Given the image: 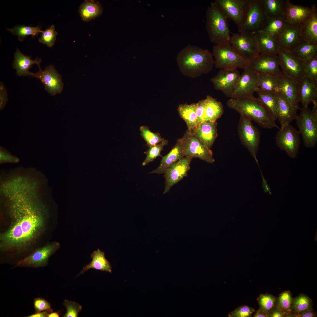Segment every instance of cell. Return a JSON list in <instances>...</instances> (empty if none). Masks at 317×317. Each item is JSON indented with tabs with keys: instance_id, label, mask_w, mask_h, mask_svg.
<instances>
[{
	"instance_id": "d6986e66",
	"label": "cell",
	"mask_w": 317,
	"mask_h": 317,
	"mask_svg": "<svg viewBox=\"0 0 317 317\" xmlns=\"http://www.w3.org/2000/svg\"><path fill=\"white\" fill-rule=\"evenodd\" d=\"M31 75L40 80L46 91L52 96L60 93L63 90L61 76L52 65L46 67L43 70L39 69L36 73L31 72Z\"/></svg>"
},
{
	"instance_id": "603a6c76",
	"label": "cell",
	"mask_w": 317,
	"mask_h": 317,
	"mask_svg": "<svg viewBox=\"0 0 317 317\" xmlns=\"http://www.w3.org/2000/svg\"><path fill=\"white\" fill-rule=\"evenodd\" d=\"M312 12L311 8L295 5L285 0L283 17L290 24L298 25L307 20Z\"/></svg>"
},
{
	"instance_id": "7402d4cb",
	"label": "cell",
	"mask_w": 317,
	"mask_h": 317,
	"mask_svg": "<svg viewBox=\"0 0 317 317\" xmlns=\"http://www.w3.org/2000/svg\"><path fill=\"white\" fill-rule=\"evenodd\" d=\"M277 96L276 116L281 128L296 120L298 115L297 111L281 92L278 91Z\"/></svg>"
},
{
	"instance_id": "c3c4849f",
	"label": "cell",
	"mask_w": 317,
	"mask_h": 317,
	"mask_svg": "<svg viewBox=\"0 0 317 317\" xmlns=\"http://www.w3.org/2000/svg\"><path fill=\"white\" fill-rule=\"evenodd\" d=\"M63 305L66 309L64 317H77L82 309V306L78 303L68 300L65 299Z\"/></svg>"
},
{
	"instance_id": "bcb514c9",
	"label": "cell",
	"mask_w": 317,
	"mask_h": 317,
	"mask_svg": "<svg viewBox=\"0 0 317 317\" xmlns=\"http://www.w3.org/2000/svg\"><path fill=\"white\" fill-rule=\"evenodd\" d=\"M305 77L317 82V56L304 62Z\"/></svg>"
},
{
	"instance_id": "2e32d148",
	"label": "cell",
	"mask_w": 317,
	"mask_h": 317,
	"mask_svg": "<svg viewBox=\"0 0 317 317\" xmlns=\"http://www.w3.org/2000/svg\"><path fill=\"white\" fill-rule=\"evenodd\" d=\"M279 57L277 55L261 53L249 62L248 66L258 74H265L279 76L282 72L280 68Z\"/></svg>"
},
{
	"instance_id": "f1b7e54d",
	"label": "cell",
	"mask_w": 317,
	"mask_h": 317,
	"mask_svg": "<svg viewBox=\"0 0 317 317\" xmlns=\"http://www.w3.org/2000/svg\"><path fill=\"white\" fill-rule=\"evenodd\" d=\"M38 58L34 60L31 59V57L23 54L18 49H17L14 54V60L13 64V67L16 69L17 74L19 76L31 75L29 70L34 64H37L41 69L40 65L41 59Z\"/></svg>"
},
{
	"instance_id": "60d3db41",
	"label": "cell",
	"mask_w": 317,
	"mask_h": 317,
	"mask_svg": "<svg viewBox=\"0 0 317 317\" xmlns=\"http://www.w3.org/2000/svg\"><path fill=\"white\" fill-rule=\"evenodd\" d=\"M41 27L38 26L32 27L20 25L7 30L13 34L17 35L18 40L22 41L27 36L31 35L32 37H34L38 36L39 33H42L43 31L41 30Z\"/></svg>"
},
{
	"instance_id": "7bdbcfd3",
	"label": "cell",
	"mask_w": 317,
	"mask_h": 317,
	"mask_svg": "<svg viewBox=\"0 0 317 317\" xmlns=\"http://www.w3.org/2000/svg\"><path fill=\"white\" fill-rule=\"evenodd\" d=\"M139 129L141 135L149 147L167 140L161 138L159 133L151 131L147 126H141Z\"/></svg>"
},
{
	"instance_id": "6f0895ef",
	"label": "cell",
	"mask_w": 317,
	"mask_h": 317,
	"mask_svg": "<svg viewBox=\"0 0 317 317\" xmlns=\"http://www.w3.org/2000/svg\"><path fill=\"white\" fill-rule=\"evenodd\" d=\"M316 316V313L313 309H312L306 311L298 315L296 317H315Z\"/></svg>"
},
{
	"instance_id": "6da1fadb",
	"label": "cell",
	"mask_w": 317,
	"mask_h": 317,
	"mask_svg": "<svg viewBox=\"0 0 317 317\" xmlns=\"http://www.w3.org/2000/svg\"><path fill=\"white\" fill-rule=\"evenodd\" d=\"M176 61L181 72L192 78L208 73L214 65L213 57L210 51L190 45L179 52Z\"/></svg>"
},
{
	"instance_id": "44dd1931",
	"label": "cell",
	"mask_w": 317,
	"mask_h": 317,
	"mask_svg": "<svg viewBox=\"0 0 317 317\" xmlns=\"http://www.w3.org/2000/svg\"><path fill=\"white\" fill-rule=\"evenodd\" d=\"M14 217V221L12 225L1 235L0 247L4 249L18 247L24 244L20 222L16 217Z\"/></svg>"
},
{
	"instance_id": "ac0fdd59",
	"label": "cell",
	"mask_w": 317,
	"mask_h": 317,
	"mask_svg": "<svg viewBox=\"0 0 317 317\" xmlns=\"http://www.w3.org/2000/svg\"><path fill=\"white\" fill-rule=\"evenodd\" d=\"M193 158L185 156L168 168L164 173L166 183L164 193H167L174 185L187 176Z\"/></svg>"
},
{
	"instance_id": "681fc988",
	"label": "cell",
	"mask_w": 317,
	"mask_h": 317,
	"mask_svg": "<svg viewBox=\"0 0 317 317\" xmlns=\"http://www.w3.org/2000/svg\"><path fill=\"white\" fill-rule=\"evenodd\" d=\"M255 311L254 308L244 305L238 307L231 312L228 316L230 317H250Z\"/></svg>"
},
{
	"instance_id": "d590c367",
	"label": "cell",
	"mask_w": 317,
	"mask_h": 317,
	"mask_svg": "<svg viewBox=\"0 0 317 317\" xmlns=\"http://www.w3.org/2000/svg\"><path fill=\"white\" fill-rule=\"evenodd\" d=\"M268 19L283 17L285 0H261Z\"/></svg>"
},
{
	"instance_id": "484cf974",
	"label": "cell",
	"mask_w": 317,
	"mask_h": 317,
	"mask_svg": "<svg viewBox=\"0 0 317 317\" xmlns=\"http://www.w3.org/2000/svg\"><path fill=\"white\" fill-rule=\"evenodd\" d=\"M311 14L306 21L298 25L300 36L303 41L317 45V8L315 4L311 7Z\"/></svg>"
},
{
	"instance_id": "9c48e42d",
	"label": "cell",
	"mask_w": 317,
	"mask_h": 317,
	"mask_svg": "<svg viewBox=\"0 0 317 317\" xmlns=\"http://www.w3.org/2000/svg\"><path fill=\"white\" fill-rule=\"evenodd\" d=\"M231 33L230 44L243 58L249 62L260 54L254 33Z\"/></svg>"
},
{
	"instance_id": "8fae6325",
	"label": "cell",
	"mask_w": 317,
	"mask_h": 317,
	"mask_svg": "<svg viewBox=\"0 0 317 317\" xmlns=\"http://www.w3.org/2000/svg\"><path fill=\"white\" fill-rule=\"evenodd\" d=\"M227 18L241 29L246 18L249 0H216L214 1Z\"/></svg>"
},
{
	"instance_id": "94428289",
	"label": "cell",
	"mask_w": 317,
	"mask_h": 317,
	"mask_svg": "<svg viewBox=\"0 0 317 317\" xmlns=\"http://www.w3.org/2000/svg\"><path fill=\"white\" fill-rule=\"evenodd\" d=\"M60 315V313L58 312H51L48 314V317H59Z\"/></svg>"
},
{
	"instance_id": "4dcf8cb0",
	"label": "cell",
	"mask_w": 317,
	"mask_h": 317,
	"mask_svg": "<svg viewBox=\"0 0 317 317\" xmlns=\"http://www.w3.org/2000/svg\"><path fill=\"white\" fill-rule=\"evenodd\" d=\"M102 6L99 2L85 0L79 8V12L82 20L89 21L100 16L102 13Z\"/></svg>"
},
{
	"instance_id": "1f68e13d",
	"label": "cell",
	"mask_w": 317,
	"mask_h": 317,
	"mask_svg": "<svg viewBox=\"0 0 317 317\" xmlns=\"http://www.w3.org/2000/svg\"><path fill=\"white\" fill-rule=\"evenodd\" d=\"M290 53L303 62L317 56V45L302 41L290 52Z\"/></svg>"
},
{
	"instance_id": "4316f807",
	"label": "cell",
	"mask_w": 317,
	"mask_h": 317,
	"mask_svg": "<svg viewBox=\"0 0 317 317\" xmlns=\"http://www.w3.org/2000/svg\"><path fill=\"white\" fill-rule=\"evenodd\" d=\"M299 97L303 107L317 103V82L305 77L299 82Z\"/></svg>"
},
{
	"instance_id": "f35d334b",
	"label": "cell",
	"mask_w": 317,
	"mask_h": 317,
	"mask_svg": "<svg viewBox=\"0 0 317 317\" xmlns=\"http://www.w3.org/2000/svg\"><path fill=\"white\" fill-rule=\"evenodd\" d=\"M258 98L269 109L276 121L277 119L276 114L277 92H269L260 89L256 92Z\"/></svg>"
},
{
	"instance_id": "5bb4252c",
	"label": "cell",
	"mask_w": 317,
	"mask_h": 317,
	"mask_svg": "<svg viewBox=\"0 0 317 317\" xmlns=\"http://www.w3.org/2000/svg\"><path fill=\"white\" fill-rule=\"evenodd\" d=\"M240 75L237 69H222L211 79V81L215 89L221 91L227 97L231 98Z\"/></svg>"
},
{
	"instance_id": "d4e9b609",
	"label": "cell",
	"mask_w": 317,
	"mask_h": 317,
	"mask_svg": "<svg viewBox=\"0 0 317 317\" xmlns=\"http://www.w3.org/2000/svg\"><path fill=\"white\" fill-rule=\"evenodd\" d=\"M274 38L278 48L289 52L302 41L298 25L289 24L283 31Z\"/></svg>"
},
{
	"instance_id": "8992f818",
	"label": "cell",
	"mask_w": 317,
	"mask_h": 317,
	"mask_svg": "<svg viewBox=\"0 0 317 317\" xmlns=\"http://www.w3.org/2000/svg\"><path fill=\"white\" fill-rule=\"evenodd\" d=\"M214 65L216 68H241L244 69L249 62L240 56L230 43L216 45L213 48Z\"/></svg>"
},
{
	"instance_id": "9a60e30c",
	"label": "cell",
	"mask_w": 317,
	"mask_h": 317,
	"mask_svg": "<svg viewBox=\"0 0 317 317\" xmlns=\"http://www.w3.org/2000/svg\"><path fill=\"white\" fill-rule=\"evenodd\" d=\"M258 74L247 67L240 75L230 98L239 99L253 96L259 89Z\"/></svg>"
},
{
	"instance_id": "4fadbf2b",
	"label": "cell",
	"mask_w": 317,
	"mask_h": 317,
	"mask_svg": "<svg viewBox=\"0 0 317 317\" xmlns=\"http://www.w3.org/2000/svg\"><path fill=\"white\" fill-rule=\"evenodd\" d=\"M277 55L282 72L299 83L305 77L304 62L297 59L289 52L279 48L278 49Z\"/></svg>"
},
{
	"instance_id": "f6af8a7d",
	"label": "cell",
	"mask_w": 317,
	"mask_h": 317,
	"mask_svg": "<svg viewBox=\"0 0 317 317\" xmlns=\"http://www.w3.org/2000/svg\"><path fill=\"white\" fill-rule=\"evenodd\" d=\"M167 144L168 141L167 140L150 147L146 151L144 152V153L146 155V156L142 163V166L146 165L153 161L158 156H160L162 157L161 153L163 150L164 146L167 145Z\"/></svg>"
},
{
	"instance_id": "74e56055",
	"label": "cell",
	"mask_w": 317,
	"mask_h": 317,
	"mask_svg": "<svg viewBox=\"0 0 317 317\" xmlns=\"http://www.w3.org/2000/svg\"><path fill=\"white\" fill-rule=\"evenodd\" d=\"M312 300L308 296L301 294L293 298L291 307L292 317L297 316L308 310L313 309Z\"/></svg>"
},
{
	"instance_id": "ffe728a7",
	"label": "cell",
	"mask_w": 317,
	"mask_h": 317,
	"mask_svg": "<svg viewBox=\"0 0 317 317\" xmlns=\"http://www.w3.org/2000/svg\"><path fill=\"white\" fill-rule=\"evenodd\" d=\"M277 78L278 91L285 97L297 111L300 109L299 97V83L282 72Z\"/></svg>"
},
{
	"instance_id": "b9f144b4",
	"label": "cell",
	"mask_w": 317,
	"mask_h": 317,
	"mask_svg": "<svg viewBox=\"0 0 317 317\" xmlns=\"http://www.w3.org/2000/svg\"><path fill=\"white\" fill-rule=\"evenodd\" d=\"M293 298L289 291L282 292L277 298L276 308L284 311L286 317H292L290 308Z\"/></svg>"
},
{
	"instance_id": "f546056e",
	"label": "cell",
	"mask_w": 317,
	"mask_h": 317,
	"mask_svg": "<svg viewBox=\"0 0 317 317\" xmlns=\"http://www.w3.org/2000/svg\"><path fill=\"white\" fill-rule=\"evenodd\" d=\"M91 258L92 259V261L89 264L83 267L76 277L84 274L87 270L91 269L112 272L111 265L105 258L104 252L98 249L91 254Z\"/></svg>"
},
{
	"instance_id": "3957f363",
	"label": "cell",
	"mask_w": 317,
	"mask_h": 317,
	"mask_svg": "<svg viewBox=\"0 0 317 317\" xmlns=\"http://www.w3.org/2000/svg\"><path fill=\"white\" fill-rule=\"evenodd\" d=\"M13 202L11 208L12 214L20 222L25 244L33 238L42 227L43 219L39 212L27 199L17 198Z\"/></svg>"
},
{
	"instance_id": "db71d44e",
	"label": "cell",
	"mask_w": 317,
	"mask_h": 317,
	"mask_svg": "<svg viewBox=\"0 0 317 317\" xmlns=\"http://www.w3.org/2000/svg\"><path fill=\"white\" fill-rule=\"evenodd\" d=\"M0 162L1 163L16 162H17L18 160L17 158L13 157L2 150L0 151Z\"/></svg>"
},
{
	"instance_id": "e575fe53",
	"label": "cell",
	"mask_w": 317,
	"mask_h": 317,
	"mask_svg": "<svg viewBox=\"0 0 317 317\" xmlns=\"http://www.w3.org/2000/svg\"><path fill=\"white\" fill-rule=\"evenodd\" d=\"M254 34L260 54L277 55L278 47L274 37L260 33Z\"/></svg>"
},
{
	"instance_id": "277c9868",
	"label": "cell",
	"mask_w": 317,
	"mask_h": 317,
	"mask_svg": "<svg viewBox=\"0 0 317 317\" xmlns=\"http://www.w3.org/2000/svg\"><path fill=\"white\" fill-rule=\"evenodd\" d=\"M227 19L216 3L212 2L206 11V28L210 41L216 45L230 43Z\"/></svg>"
},
{
	"instance_id": "8d00e7d4",
	"label": "cell",
	"mask_w": 317,
	"mask_h": 317,
	"mask_svg": "<svg viewBox=\"0 0 317 317\" xmlns=\"http://www.w3.org/2000/svg\"><path fill=\"white\" fill-rule=\"evenodd\" d=\"M289 24L283 17L268 19L264 28L258 33L275 37L283 31Z\"/></svg>"
},
{
	"instance_id": "5b68a950",
	"label": "cell",
	"mask_w": 317,
	"mask_h": 317,
	"mask_svg": "<svg viewBox=\"0 0 317 317\" xmlns=\"http://www.w3.org/2000/svg\"><path fill=\"white\" fill-rule=\"evenodd\" d=\"M311 110L308 107L300 108L296 124L305 146L313 147L317 142V103L313 104Z\"/></svg>"
},
{
	"instance_id": "9f6ffc18",
	"label": "cell",
	"mask_w": 317,
	"mask_h": 317,
	"mask_svg": "<svg viewBox=\"0 0 317 317\" xmlns=\"http://www.w3.org/2000/svg\"><path fill=\"white\" fill-rule=\"evenodd\" d=\"M53 311L52 309H48L44 311L35 313L27 316V317H48L50 313Z\"/></svg>"
},
{
	"instance_id": "83f0119b",
	"label": "cell",
	"mask_w": 317,
	"mask_h": 317,
	"mask_svg": "<svg viewBox=\"0 0 317 317\" xmlns=\"http://www.w3.org/2000/svg\"><path fill=\"white\" fill-rule=\"evenodd\" d=\"M184 157L180 138L177 140L176 144L170 151L166 155L162 157L158 167L149 173L163 174L172 165Z\"/></svg>"
},
{
	"instance_id": "ab89813d",
	"label": "cell",
	"mask_w": 317,
	"mask_h": 317,
	"mask_svg": "<svg viewBox=\"0 0 317 317\" xmlns=\"http://www.w3.org/2000/svg\"><path fill=\"white\" fill-rule=\"evenodd\" d=\"M259 88L267 92H276L278 91L277 77L265 74H258Z\"/></svg>"
},
{
	"instance_id": "91938a15",
	"label": "cell",
	"mask_w": 317,
	"mask_h": 317,
	"mask_svg": "<svg viewBox=\"0 0 317 317\" xmlns=\"http://www.w3.org/2000/svg\"><path fill=\"white\" fill-rule=\"evenodd\" d=\"M260 171L262 178V187L264 188V191L265 192H268L270 195H271L272 194V192L271 191L270 188L267 183V181L264 177L261 170Z\"/></svg>"
},
{
	"instance_id": "11a10c76",
	"label": "cell",
	"mask_w": 317,
	"mask_h": 317,
	"mask_svg": "<svg viewBox=\"0 0 317 317\" xmlns=\"http://www.w3.org/2000/svg\"><path fill=\"white\" fill-rule=\"evenodd\" d=\"M286 317L285 313L276 308L270 313L269 315V317Z\"/></svg>"
},
{
	"instance_id": "f907efd6",
	"label": "cell",
	"mask_w": 317,
	"mask_h": 317,
	"mask_svg": "<svg viewBox=\"0 0 317 317\" xmlns=\"http://www.w3.org/2000/svg\"><path fill=\"white\" fill-rule=\"evenodd\" d=\"M33 306L35 313L52 309L50 303L46 300L41 297L34 299Z\"/></svg>"
},
{
	"instance_id": "816d5d0a",
	"label": "cell",
	"mask_w": 317,
	"mask_h": 317,
	"mask_svg": "<svg viewBox=\"0 0 317 317\" xmlns=\"http://www.w3.org/2000/svg\"><path fill=\"white\" fill-rule=\"evenodd\" d=\"M205 99L196 103V113L198 125L205 121Z\"/></svg>"
},
{
	"instance_id": "ba28073f",
	"label": "cell",
	"mask_w": 317,
	"mask_h": 317,
	"mask_svg": "<svg viewBox=\"0 0 317 317\" xmlns=\"http://www.w3.org/2000/svg\"><path fill=\"white\" fill-rule=\"evenodd\" d=\"M247 116L240 115L238 132L242 144L248 149L258 165L257 153L260 142V133Z\"/></svg>"
},
{
	"instance_id": "d6a6232c",
	"label": "cell",
	"mask_w": 317,
	"mask_h": 317,
	"mask_svg": "<svg viewBox=\"0 0 317 317\" xmlns=\"http://www.w3.org/2000/svg\"><path fill=\"white\" fill-rule=\"evenodd\" d=\"M205 100V121H216L224 112L222 103L209 95L207 96Z\"/></svg>"
},
{
	"instance_id": "e0dca14e",
	"label": "cell",
	"mask_w": 317,
	"mask_h": 317,
	"mask_svg": "<svg viewBox=\"0 0 317 317\" xmlns=\"http://www.w3.org/2000/svg\"><path fill=\"white\" fill-rule=\"evenodd\" d=\"M59 244L53 242L37 249L19 261L16 267L38 268L46 265L49 258L59 247Z\"/></svg>"
},
{
	"instance_id": "7dc6e473",
	"label": "cell",
	"mask_w": 317,
	"mask_h": 317,
	"mask_svg": "<svg viewBox=\"0 0 317 317\" xmlns=\"http://www.w3.org/2000/svg\"><path fill=\"white\" fill-rule=\"evenodd\" d=\"M58 33L55 31V26L52 25L42 33L39 38V41L49 47L53 46L56 40Z\"/></svg>"
},
{
	"instance_id": "cb8c5ba5",
	"label": "cell",
	"mask_w": 317,
	"mask_h": 317,
	"mask_svg": "<svg viewBox=\"0 0 317 317\" xmlns=\"http://www.w3.org/2000/svg\"><path fill=\"white\" fill-rule=\"evenodd\" d=\"M205 146L209 149L217 136L216 121H205L190 131Z\"/></svg>"
},
{
	"instance_id": "836d02e7",
	"label": "cell",
	"mask_w": 317,
	"mask_h": 317,
	"mask_svg": "<svg viewBox=\"0 0 317 317\" xmlns=\"http://www.w3.org/2000/svg\"><path fill=\"white\" fill-rule=\"evenodd\" d=\"M178 111L181 117L186 123L189 131H191L198 125L196 103L180 104Z\"/></svg>"
},
{
	"instance_id": "680465c9",
	"label": "cell",
	"mask_w": 317,
	"mask_h": 317,
	"mask_svg": "<svg viewBox=\"0 0 317 317\" xmlns=\"http://www.w3.org/2000/svg\"><path fill=\"white\" fill-rule=\"evenodd\" d=\"M255 312L254 317H269V313L260 308Z\"/></svg>"
},
{
	"instance_id": "30bf717a",
	"label": "cell",
	"mask_w": 317,
	"mask_h": 317,
	"mask_svg": "<svg viewBox=\"0 0 317 317\" xmlns=\"http://www.w3.org/2000/svg\"><path fill=\"white\" fill-rule=\"evenodd\" d=\"M299 131L290 124L279 129L275 138L276 144L281 150L285 151L290 157L297 156L301 144Z\"/></svg>"
},
{
	"instance_id": "52a82bcc",
	"label": "cell",
	"mask_w": 317,
	"mask_h": 317,
	"mask_svg": "<svg viewBox=\"0 0 317 317\" xmlns=\"http://www.w3.org/2000/svg\"><path fill=\"white\" fill-rule=\"evenodd\" d=\"M267 20L261 0H249L246 18L239 32L244 34L259 32L264 28Z\"/></svg>"
},
{
	"instance_id": "f5cc1de1",
	"label": "cell",
	"mask_w": 317,
	"mask_h": 317,
	"mask_svg": "<svg viewBox=\"0 0 317 317\" xmlns=\"http://www.w3.org/2000/svg\"><path fill=\"white\" fill-rule=\"evenodd\" d=\"M8 100L7 92L4 84L0 82V109L4 107Z\"/></svg>"
},
{
	"instance_id": "7c38bea8",
	"label": "cell",
	"mask_w": 317,
	"mask_h": 317,
	"mask_svg": "<svg viewBox=\"0 0 317 317\" xmlns=\"http://www.w3.org/2000/svg\"><path fill=\"white\" fill-rule=\"evenodd\" d=\"M181 140L184 156L198 158L208 163L214 162L212 151L188 130L186 131Z\"/></svg>"
},
{
	"instance_id": "7a4b0ae2",
	"label": "cell",
	"mask_w": 317,
	"mask_h": 317,
	"mask_svg": "<svg viewBox=\"0 0 317 317\" xmlns=\"http://www.w3.org/2000/svg\"><path fill=\"white\" fill-rule=\"evenodd\" d=\"M227 106L240 115H245L265 129L279 128L269 109L257 98L254 96L239 99L230 98Z\"/></svg>"
},
{
	"instance_id": "ee69618b",
	"label": "cell",
	"mask_w": 317,
	"mask_h": 317,
	"mask_svg": "<svg viewBox=\"0 0 317 317\" xmlns=\"http://www.w3.org/2000/svg\"><path fill=\"white\" fill-rule=\"evenodd\" d=\"M259 306V308L269 313L275 309L276 307L277 298L268 293L261 294L257 299Z\"/></svg>"
}]
</instances>
